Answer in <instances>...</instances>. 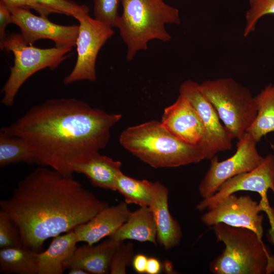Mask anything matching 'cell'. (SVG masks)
<instances>
[{
  "label": "cell",
  "instance_id": "6da1fadb",
  "mask_svg": "<svg viewBox=\"0 0 274 274\" xmlns=\"http://www.w3.org/2000/svg\"><path fill=\"white\" fill-rule=\"evenodd\" d=\"M120 114L74 98L46 100L1 129L22 138L39 166L73 177L74 166L105 148Z\"/></svg>",
  "mask_w": 274,
  "mask_h": 274
},
{
  "label": "cell",
  "instance_id": "7a4b0ae2",
  "mask_svg": "<svg viewBox=\"0 0 274 274\" xmlns=\"http://www.w3.org/2000/svg\"><path fill=\"white\" fill-rule=\"evenodd\" d=\"M108 206L73 177L42 166L0 201L1 211L17 225L23 245L38 252L46 240L74 230Z\"/></svg>",
  "mask_w": 274,
  "mask_h": 274
},
{
  "label": "cell",
  "instance_id": "3957f363",
  "mask_svg": "<svg viewBox=\"0 0 274 274\" xmlns=\"http://www.w3.org/2000/svg\"><path fill=\"white\" fill-rule=\"evenodd\" d=\"M126 150L152 167H175L205 159L199 146L181 141L162 124L151 120L129 127L119 136Z\"/></svg>",
  "mask_w": 274,
  "mask_h": 274
},
{
  "label": "cell",
  "instance_id": "277c9868",
  "mask_svg": "<svg viewBox=\"0 0 274 274\" xmlns=\"http://www.w3.org/2000/svg\"><path fill=\"white\" fill-rule=\"evenodd\" d=\"M217 242L225 248L210 263L214 274H270L274 255L255 231L219 223L213 225Z\"/></svg>",
  "mask_w": 274,
  "mask_h": 274
},
{
  "label": "cell",
  "instance_id": "5b68a950",
  "mask_svg": "<svg viewBox=\"0 0 274 274\" xmlns=\"http://www.w3.org/2000/svg\"><path fill=\"white\" fill-rule=\"evenodd\" d=\"M122 13L115 27L126 45V59H133L140 50H145L152 40L169 41L166 24H180L179 10L163 0H121Z\"/></svg>",
  "mask_w": 274,
  "mask_h": 274
},
{
  "label": "cell",
  "instance_id": "8992f818",
  "mask_svg": "<svg viewBox=\"0 0 274 274\" xmlns=\"http://www.w3.org/2000/svg\"><path fill=\"white\" fill-rule=\"evenodd\" d=\"M199 88L232 140L241 139L257 115L255 96L250 90L231 78L206 80Z\"/></svg>",
  "mask_w": 274,
  "mask_h": 274
},
{
  "label": "cell",
  "instance_id": "52a82bcc",
  "mask_svg": "<svg viewBox=\"0 0 274 274\" xmlns=\"http://www.w3.org/2000/svg\"><path fill=\"white\" fill-rule=\"evenodd\" d=\"M72 49L55 46L45 49L37 48L28 44L21 33L7 35L3 51L12 53L14 64L1 90L3 94L2 103L8 107L13 106L17 93L30 77L45 68L55 69L70 56Z\"/></svg>",
  "mask_w": 274,
  "mask_h": 274
},
{
  "label": "cell",
  "instance_id": "ba28073f",
  "mask_svg": "<svg viewBox=\"0 0 274 274\" xmlns=\"http://www.w3.org/2000/svg\"><path fill=\"white\" fill-rule=\"evenodd\" d=\"M201 217V221L208 226L222 223L225 224L251 229L260 237L263 235V215L265 212L271 225V234H274V217L263 201L254 200L249 195L237 196L230 194L215 206L207 209Z\"/></svg>",
  "mask_w": 274,
  "mask_h": 274
},
{
  "label": "cell",
  "instance_id": "9c48e42d",
  "mask_svg": "<svg viewBox=\"0 0 274 274\" xmlns=\"http://www.w3.org/2000/svg\"><path fill=\"white\" fill-rule=\"evenodd\" d=\"M76 41L77 58L71 72L63 79L67 85L80 81H95L96 61L99 51L113 35L110 25L91 18L89 13L81 17Z\"/></svg>",
  "mask_w": 274,
  "mask_h": 274
},
{
  "label": "cell",
  "instance_id": "30bf717a",
  "mask_svg": "<svg viewBox=\"0 0 274 274\" xmlns=\"http://www.w3.org/2000/svg\"><path fill=\"white\" fill-rule=\"evenodd\" d=\"M257 143L246 132L238 140L236 151L231 157L223 161H219L216 156L211 158L210 167L198 186L200 196L203 199L212 196L227 180L259 165L264 157L258 153Z\"/></svg>",
  "mask_w": 274,
  "mask_h": 274
},
{
  "label": "cell",
  "instance_id": "8fae6325",
  "mask_svg": "<svg viewBox=\"0 0 274 274\" xmlns=\"http://www.w3.org/2000/svg\"><path fill=\"white\" fill-rule=\"evenodd\" d=\"M180 94L186 97L197 111L205 130L200 145L205 158L211 159L220 152L231 149L232 139L228 134L211 102L199 88V84L188 80L180 86Z\"/></svg>",
  "mask_w": 274,
  "mask_h": 274
},
{
  "label": "cell",
  "instance_id": "7c38bea8",
  "mask_svg": "<svg viewBox=\"0 0 274 274\" xmlns=\"http://www.w3.org/2000/svg\"><path fill=\"white\" fill-rule=\"evenodd\" d=\"M272 190L274 194V154L264 157L263 162L249 172L236 175L222 184L212 196L202 199L196 206L199 211L207 210L227 196L241 191L257 192L261 196L271 214L274 212L269 206L267 192Z\"/></svg>",
  "mask_w": 274,
  "mask_h": 274
},
{
  "label": "cell",
  "instance_id": "4fadbf2b",
  "mask_svg": "<svg viewBox=\"0 0 274 274\" xmlns=\"http://www.w3.org/2000/svg\"><path fill=\"white\" fill-rule=\"evenodd\" d=\"M13 23L20 28L21 35L29 45L41 39H49L56 47L76 46L79 33V25H62L54 23L43 16H37L28 9L10 10Z\"/></svg>",
  "mask_w": 274,
  "mask_h": 274
},
{
  "label": "cell",
  "instance_id": "5bb4252c",
  "mask_svg": "<svg viewBox=\"0 0 274 274\" xmlns=\"http://www.w3.org/2000/svg\"><path fill=\"white\" fill-rule=\"evenodd\" d=\"M160 122L181 141L200 147L205 135L204 126L197 111L185 96L180 94L174 104L164 110Z\"/></svg>",
  "mask_w": 274,
  "mask_h": 274
},
{
  "label": "cell",
  "instance_id": "9a60e30c",
  "mask_svg": "<svg viewBox=\"0 0 274 274\" xmlns=\"http://www.w3.org/2000/svg\"><path fill=\"white\" fill-rule=\"evenodd\" d=\"M130 212L124 201L107 206L90 220L74 228L78 242L94 245L110 236L126 221Z\"/></svg>",
  "mask_w": 274,
  "mask_h": 274
},
{
  "label": "cell",
  "instance_id": "2e32d148",
  "mask_svg": "<svg viewBox=\"0 0 274 274\" xmlns=\"http://www.w3.org/2000/svg\"><path fill=\"white\" fill-rule=\"evenodd\" d=\"M168 190L162 183L154 182L149 204L157 229V242L165 250L178 246L182 237L181 227L174 218L168 208Z\"/></svg>",
  "mask_w": 274,
  "mask_h": 274
},
{
  "label": "cell",
  "instance_id": "e0dca14e",
  "mask_svg": "<svg viewBox=\"0 0 274 274\" xmlns=\"http://www.w3.org/2000/svg\"><path fill=\"white\" fill-rule=\"evenodd\" d=\"M121 242L109 237L98 244L77 247L64 263V269L77 268L88 273H109L112 257Z\"/></svg>",
  "mask_w": 274,
  "mask_h": 274
},
{
  "label": "cell",
  "instance_id": "ac0fdd59",
  "mask_svg": "<svg viewBox=\"0 0 274 274\" xmlns=\"http://www.w3.org/2000/svg\"><path fill=\"white\" fill-rule=\"evenodd\" d=\"M78 241L74 230L53 237L46 250L38 253L37 274H62L64 263L72 256Z\"/></svg>",
  "mask_w": 274,
  "mask_h": 274
},
{
  "label": "cell",
  "instance_id": "d6986e66",
  "mask_svg": "<svg viewBox=\"0 0 274 274\" xmlns=\"http://www.w3.org/2000/svg\"><path fill=\"white\" fill-rule=\"evenodd\" d=\"M121 166V161L97 153L76 164L73 170L86 176L95 187L115 191L117 177L122 172Z\"/></svg>",
  "mask_w": 274,
  "mask_h": 274
},
{
  "label": "cell",
  "instance_id": "ffe728a7",
  "mask_svg": "<svg viewBox=\"0 0 274 274\" xmlns=\"http://www.w3.org/2000/svg\"><path fill=\"white\" fill-rule=\"evenodd\" d=\"M110 237L119 242L132 240L157 245V229L149 207H140L131 212L126 221Z\"/></svg>",
  "mask_w": 274,
  "mask_h": 274
},
{
  "label": "cell",
  "instance_id": "44dd1931",
  "mask_svg": "<svg viewBox=\"0 0 274 274\" xmlns=\"http://www.w3.org/2000/svg\"><path fill=\"white\" fill-rule=\"evenodd\" d=\"M255 100L257 115L246 132L258 143L267 134L274 132V83L262 89Z\"/></svg>",
  "mask_w": 274,
  "mask_h": 274
},
{
  "label": "cell",
  "instance_id": "7402d4cb",
  "mask_svg": "<svg viewBox=\"0 0 274 274\" xmlns=\"http://www.w3.org/2000/svg\"><path fill=\"white\" fill-rule=\"evenodd\" d=\"M38 253L24 245L1 249V272L6 274H37Z\"/></svg>",
  "mask_w": 274,
  "mask_h": 274
},
{
  "label": "cell",
  "instance_id": "603a6c76",
  "mask_svg": "<svg viewBox=\"0 0 274 274\" xmlns=\"http://www.w3.org/2000/svg\"><path fill=\"white\" fill-rule=\"evenodd\" d=\"M25 163H36L33 152L21 137L10 134L3 130L0 132V166Z\"/></svg>",
  "mask_w": 274,
  "mask_h": 274
},
{
  "label": "cell",
  "instance_id": "cb8c5ba5",
  "mask_svg": "<svg viewBox=\"0 0 274 274\" xmlns=\"http://www.w3.org/2000/svg\"><path fill=\"white\" fill-rule=\"evenodd\" d=\"M154 182L138 180L127 176L121 172L116 182V191L124 198L127 204L149 207L152 197Z\"/></svg>",
  "mask_w": 274,
  "mask_h": 274
},
{
  "label": "cell",
  "instance_id": "d4e9b609",
  "mask_svg": "<svg viewBox=\"0 0 274 274\" xmlns=\"http://www.w3.org/2000/svg\"><path fill=\"white\" fill-rule=\"evenodd\" d=\"M267 15H274V0H249L243 36L248 37L253 32L259 20Z\"/></svg>",
  "mask_w": 274,
  "mask_h": 274
},
{
  "label": "cell",
  "instance_id": "484cf974",
  "mask_svg": "<svg viewBox=\"0 0 274 274\" xmlns=\"http://www.w3.org/2000/svg\"><path fill=\"white\" fill-rule=\"evenodd\" d=\"M23 245L19 229L14 221L0 210V248Z\"/></svg>",
  "mask_w": 274,
  "mask_h": 274
},
{
  "label": "cell",
  "instance_id": "4316f807",
  "mask_svg": "<svg viewBox=\"0 0 274 274\" xmlns=\"http://www.w3.org/2000/svg\"><path fill=\"white\" fill-rule=\"evenodd\" d=\"M38 4L49 8L57 14L71 16L78 20L89 13V9L85 5H79L71 0H34Z\"/></svg>",
  "mask_w": 274,
  "mask_h": 274
},
{
  "label": "cell",
  "instance_id": "83f0119b",
  "mask_svg": "<svg viewBox=\"0 0 274 274\" xmlns=\"http://www.w3.org/2000/svg\"><path fill=\"white\" fill-rule=\"evenodd\" d=\"M134 246L132 243H121L112 257L110 268L111 274H124L133 258Z\"/></svg>",
  "mask_w": 274,
  "mask_h": 274
},
{
  "label": "cell",
  "instance_id": "f1b7e54d",
  "mask_svg": "<svg viewBox=\"0 0 274 274\" xmlns=\"http://www.w3.org/2000/svg\"><path fill=\"white\" fill-rule=\"evenodd\" d=\"M121 0H94V18L115 27L119 17V6Z\"/></svg>",
  "mask_w": 274,
  "mask_h": 274
},
{
  "label": "cell",
  "instance_id": "f546056e",
  "mask_svg": "<svg viewBox=\"0 0 274 274\" xmlns=\"http://www.w3.org/2000/svg\"><path fill=\"white\" fill-rule=\"evenodd\" d=\"M9 9L16 8L32 9L39 13L40 15L47 17L53 13L54 10L42 6L34 0H0Z\"/></svg>",
  "mask_w": 274,
  "mask_h": 274
},
{
  "label": "cell",
  "instance_id": "4dcf8cb0",
  "mask_svg": "<svg viewBox=\"0 0 274 274\" xmlns=\"http://www.w3.org/2000/svg\"><path fill=\"white\" fill-rule=\"evenodd\" d=\"M10 23H13L12 13L6 5L0 2V48L2 51L4 42L7 36L6 29Z\"/></svg>",
  "mask_w": 274,
  "mask_h": 274
},
{
  "label": "cell",
  "instance_id": "1f68e13d",
  "mask_svg": "<svg viewBox=\"0 0 274 274\" xmlns=\"http://www.w3.org/2000/svg\"><path fill=\"white\" fill-rule=\"evenodd\" d=\"M148 259V257L143 254H138L134 256L131 264L136 272L146 273Z\"/></svg>",
  "mask_w": 274,
  "mask_h": 274
},
{
  "label": "cell",
  "instance_id": "d6a6232c",
  "mask_svg": "<svg viewBox=\"0 0 274 274\" xmlns=\"http://www.w3.org/2000/svg\"><path fill=\"white\" fill-rule=\"evenodd\" d=\"M162 264L160 261L156 258L149 257L146 269V273L148 274H158L161 272Z\"/></svg>",
  "mask_w": 274,
  "mask_h": 274
},
{
  "label": "cell",
  "instance_id": "836d02e7",
  "mask_svg": "<svg viewBox=\"0 0 274 274\" xmlns=\"http://www.w3.org/2000/svg\"><path fill=\"white\" fill-rule=\"evenodd\" d=\"M69 274H87L88 273L85 270L77 268H74L68 269Z\"/></svg>",
  "mask_w": 274,
  "mask_h": 274
},
{
  "label": "cell",
  "instance_id": "e575fe53",
  "mask_svg": "<svg viewBox=\"0 0 274 274\" xmlns=\"http://www.w3.org/2000/svg\"><path fill=\"white\" fill-rule=\"evenodd\" d=\"M271 148L273 151V154H274V144H271Z\"/></svg>",
  "mask_w": 274,
  "mask_h": 274
}]
</instances>
